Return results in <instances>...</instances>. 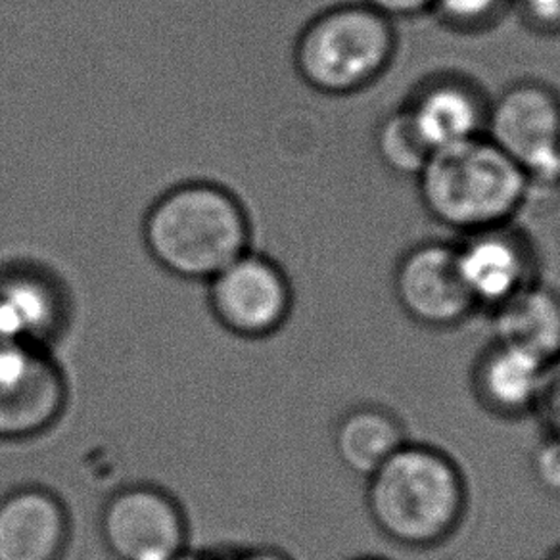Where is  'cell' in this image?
I'll return each instance as SVG.
<instances>
[{
    "label": "cell",
    "instance_id": "obj_17",
    "mask_svg": "<svg viewBox=\"0 0 560 560\" xmlns=\"http://www.w3.org/2000/svg\"><path fill=\"white\" fill-rule=\"evenodd\" d=\"M373 140L381 164L404 179H417L432 156V150L405 106L382 117L374 129Z\"/></svg>",
    "mask_w": 560,
    "mask_h": 560
},
{
    "label": "cell",
    "instance_id": "obj_14",
    "mask_svg": "<svg viewBox=\"0 0 560 560\" xmlns=\"http://www.w3.org/2000/svg\"><path fill=\"white\" fill-rule=\"evenodd\" d=\"M68 323L62 290L45 272H0V340L50 348Z\"/></svg>",
    "mask_w": 560,
    "mask_h": 560
},
{
    "label": "cell",
    "instance_id": "obj_12",
    "mask_svg": "<svg viewBox=\"0 0 560 560\" xmlns=\"http://www.w3.org/2000/svg\"><path fill=\"white\" fill-rule=\"evenodd\" d=\"M71 537L68 506L45 486L0 498V560H62Z\"/></svg>",
    "mask_w": 560,
    "mask_h": 560
},
{
    "label": "cell",
    "instance_id": "obj_22",
    "mask_svg": "<svg viewBox=\"0 0 560 560\" xmlns=\"http://www.w3.org/2000/svg\"><path fill=\"white\" fill-rule=\"evenodd\" d=\"M369 9L376 10L392 22L397 18H417L429 14L432 0H361Z\"/></svg>",
    "mask_w": 560,
    "mask_h": 560
},
{
    "label": "cell",
    "instance_id": "obj_1",
    "mask_svg": "<svg viewBox=\"0 0 560 560\" xmlns=\"http://www.w3.org/2000/svg\"><path fill=\"white\" fill-rule=\"evenodd\" d=\"M365 482L366 514L374 528L409 551L447 544L467 518V476L438 445L409 440Z\"/></svg>",
    "mask_w": 560,
    "mask_h": 560
},
{
    "label": "cell",
    "instance_id": "obj_25",
    "mask_svg": "<svg viewBox=\"0 0 560 560\" xmlns=\"http://www.w3.org/2000/svg\"><path fill=\"white\" fill-rule=\"evenodd\" d=\"M350 560H389L386 557H381V555H361V557H353Z\"/></svg>",
    "mask_w": 560,
    "mask_h": 560
},
{
    "label": "cell",
    "instance_id": "obj_5",
    "mask_svg": "<svg viewBox=\"0 0 560 560\" xmlns=\"http://www.w3.org/2000/svg\"><path fill=\"white\" fill-rule=\"evenodd\" d=\"M483 137L528 179L529 192L560 190V94L534 78L513 81L490 101Z\"/></svg>",
    "mask_w": 560,
    "mask_h": 560
},
{
    "label": "cell",
    "instance_id": "obj_19",
    "mask_svg": "<svg viewBox=\"0 0 560 560\" xmlns=\"http://www.w3.org/2000/svg\"><path fill=\"white\" fill-rule=\"evenodd\" d=\"M529 472L537 488L560 499V436L544 434L529 453Z\"/></svg>",
    "mask_w": 560,
    "mask_h": 560
},
{
    "label": "cell",
    "instance_id": "obj_9",
    "mask_svg": "<svg viewBox=\"0 0 560 560\" xmlns=\"http://www.w3.org/2000/svg\"><path fill=\"white\" fill-rule=\"evenodd\" d=\"M392 290L407 319L422 328L450 330L478 313L460 277L455 242L422 241L397 257Z\"/></svg>",
    "mask_w": 560,
    "mask_h": 560
},
{
    "label": "cell",
    "instance_id": "obj_2",
    "mask_svg": "<svg viewBox=\"0 0 560 560\" xmlns=\"http://www.w3.org/2000/svg\"><path fill=\"white\" fill-rule=\"evenodd\" d=\"M142 236L164 271L208 282L248 252L252 226L236 196L208 180H192L158 198Z\"/></svg>",
    "mask_w": 560,
    "mask_h": 560
},
{
    "label": "cell",
    "instance_id": "obj_6",
    "mask_svg": "<svg viewBox=\"0 0 560 560\" xmlns=\"http://www.w3.org/2000/svg\"><path fill=\"white\" fill-rule=\"evenodd\" d=\"M213 319L242 340H264L289 323L294 289L271 257L248 249L208 280Z\"/></svg>",
    "mask_w": 560,
    "mask_h": 560
},
{
    "label": "cell",
    "instance_id": "obj_23",
    "mask_svg": "<svg viewBox=\"0 0 560 560\" xmlns=\"http://www.w3.org/2000/svg\"><path fill=\"white\" fill-rule=\"evenodd\" d=\"M219 560H294L289 552L277 549V547H267V545H257V547H244L241 551L219 552Z\"/></svg>",
    "mask_w": 560,
    "mask_h": 560
},
{
    "label": "cell",
    "instance_id": "obj_11",
    "mask_svg": "<svg viewBox=\"0 0 560 560\" xmlns=\"http://www.w3.org/2000/svg\"><path fill=\"white\" fill-rule=\"evenodd\" d=\"M404 106L436 152L483 137L490 98L467 75L438 73L420 83Z\"/></svg>",
    "mask_w": 560,
    "mask_h": 560
},
{
    "label": "cell",
    "instance_id": "obj_18",
    "mask_svg": "<svg viewBox=\"0 0 560 560\" xmlns=\"http://www.w3.org/2000/svg\"><path fill=\"white\" fill-rule=\"evenodd\" d=\"M509 0H432L430 12L440 24L457 33H480L498 24Z\"/></svg>",
    "mask_w": 560,
    "mask_h": 560
},
{
    "label": "cell",
    "instance_id": "obj_3",
    "mask_svg": "<svg viewBox=\"0 0 560 560\" xmlns=\"http://www.w3.org/2000/svg\"><path fill=\"white\" fill-rule=\"evenodd\" d=\"M415 183L430 218L459 236L516 223L532 200L526 175L486 137L432 152Z\"/></svg>",
    "mask_w": 560,
    "mask_h": 560
},
{
    "label": "cell",
    "instance_id": "obj_7",
    "mask_svg": "<svg viewBox=\"0 0 560 560\" xmlns=\"http://www.w3.org/2000/svg\"><path fill=\"white\" fill-rule=\"evenodd\" d=\"M98 532L114 560H173L188 549L179 501L154 483H129L102 505Z\"/></svg>",
    "mask_w": 560,
    "mask_h": 560
},
{
    "label": "cell",
    "instance_id": "obj_10",
    "mask_svg": "<svg viewBox=\"0 0 560 560\" xmlns=\"http://www.w3.org/2000/svg\"><path fill=\"white\" fill-rule=\"evenodd\" d=\"M460 277L478 312H491L539 280L534 242L516 226H491L455 242Z\"/></svg>",
    "mask_w": 560,
    "mask_h": 560
},
{
    "label": "cell",
    "instance_id": "obj_15",
    "mask_svg": "<svg viewBox=\"0 0 560 560\" xmlns=\"http://www.w3.org/2000/svg\"><path fill=\"white\" fill-rule=\"evenodd\" d=\"M409 442L401 417L386 405L358 404L338 417L332 432L336 457L351 475L369 478Z\"/></svg>",
    "mask_w": 560,
    "mask_h": 560
},
{
    "label": "cell",
    "instance_id": "obj_8",
    "mask_svg": "<svg viewBox=\"0 0 560 560\" xmlns=\"http://www.w3.org/2000/svg\"><path fill=\"white\" fill-rule=\"evenodd\" d=\"M68 405V381L50 348L0 340V442L43 436Z\"/></svg>",
    "mask_w": 560,
    "mask_h": 560
},
{
    "label": "cell",
    "instance_id": "obj_13",
    "mask_svg": "<svg viewBox=\"0 0 560 560\" xmlns=\"http://www.w3.org/2000/svg\"><path fill=\"white\" fill-rule=\"evenodd\" d=\"M547 363L526 350L491 338L470 369L476 404L491 417L518 420L536 409Z\"/></svg>",
    "mask_w": 560,
    "mask_h": 560
},
{
    "label": "cell",
    "instance_id": "obj_4",
    "mask_svg": "<svg viewBox=\"0 0 560 560\" xmlns=\"http://www.w3.org/2000/svg\"><path fill=\"white\" fill-rule=\"evenodd\" d=\"M397 32L389 18L361 0L342 2L312 18L298 35L294 68L315 93L350 96L389 70Z\"/></svg>",
    "mask_w": 560,
    "mask_h": 560
},
{
    "label": "cell",
    "instance_id": "obj_24",
    "mask_svg": "<svg viewBox=\"0 0 560 560\" xmlns=\"http://www.w3.org/2000/svg\"><path fill=\"white\" fill-rule=\"evenodd\" d=\"M173 560H219V552L190 551V547H188L187 551L180 552L179 557H175Z\"/></svg>",
    "mask_w": 560,
    "mask_h": 560
},
{
    "label": "cell",
    "instance_id": "obj_16",
    "mask_svg": "<svg viewBox=\"0 0 560 560\" xmlns=\"http://www.w3.org/2000/svg\"><path fill=\"white\" fill-rule=\"evenodd\" d=\"M491 338L526 350L544 363L560 359V294L534 282L488 312Z\"/></svg>",
    "mask_w": 560,
    "mask_h": 560
},
{
    "label": "cell",
    "instance_id": "obj_20",
    "mask_svg": "<svg viewBox=\"0 0 560 560\" xmlns=\"http://www.w3.org/2000/svg\"><path fill=\"white\" fill-rule=\"evenodd\" d=\"M521 24L541 37L560 35V0H509Z\"/></svg>",
    "mask_w": 560,
    "mask_h": 560
},
{
    "label": "cell",
    "instance_id": "obj_26",
    "mask_svg": "<svg viewBox=\"0 0 560 560\" xmlns=\"http://www.w3.org/2000/svg\"><path fill=\"white\" fill-rule=\"evenodd\" d=\"M545 560H560V545L552 547V551L547 555V559Z\"/></svg>",
    "mask_w": 560,
    "mask_h": 560
},
{
    "label": "cell",
    "instance_id": "obj_21",
    "mask_svg": "<svg viewBox=\"0 0 560 560\" xmlns=\"http://www.w3.org/2000/svg\"><path fill=\"white\" fill-rule=\"evenodd\" d=\"M532 415L539 420L544 434L560 436V359L545 369L536 409Z\"/></svg>",
    "mask_w": 560,
    "mask_h": 560
}]
</instances>
